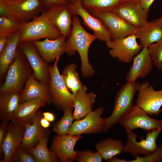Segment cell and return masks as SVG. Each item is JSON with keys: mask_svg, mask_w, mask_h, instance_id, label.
Wrapping results in <instances>:
<instances>
[{"mask_svg": "<svg viewBox=\"0 0 162 162\" xmlns=\"http://www.w3.org/2000/svg\"><path fill=\"white\" fill-rule=\"evenodd\" d=\"M123 1L139 2V0H124Z\"/></svg>", "mask_w": 162, "mask_h": 162, "instance_id": "cell-45", "label": "cell"}, {"mask_svg": "<svg viewBox=\"0 0 162 162\" xmlns=\"http://www.w3.org/2000/svg\"><path fill=\"white\" fill-rule=\"evenodd\" d=\"M134 34L126 37L119 38L106 43L110 49L109 53L112 58H117L122 62H131L142 48L137 41Z\"/></svg>", "mask_w": 162, "mask_h": 162, "instance_id": "cell-10", "label": "cell"}, {"mask_svg": "<svg viewBox=\"0 0 162 162\" xmlns=\"http://www.w3.org/2000/svg\"><path fill=\"white\" fill-rule=\"evenodd\" d=\"M162 160V145L154 152L146 156H138L132 160H124V162H155Z\"/></svg>", "mask_w": 162, "mask_h": 162, "instance_id": "cell-36", "label": "cell"}, {"mask_svg": "<svg viewBox=\"0 0 162 162\" xmlns=\"http://www.w3.org/2000/svg\"><path fill=\"white\" fill-rule=\"evenodd\" d=\"M32 70L26 57L18 48L15 57L7 72L5 80L0 89V94L14 92L21 94Z\"/></svg>", "mask_w": 162, "mask_h": 162, "instance_id": "cell-2", "label": "cell"}, {"mask_svg": "<svg viewBox=\"0 0 162 162\" xmlns=\"http://www.w3.org/2000/svg\"><path fill=\"white\" fill-rule=\"evenodd\" d=\"M47 103L44 100L37 98L20 104L11 121L24 126L31 124L39 109Z\"/></svg>", "mask_w": 162, "mask_h": 162, "instance_id": "cell-22", "label": "cell"}, {"mask_svg": "<svg viewBox=\"0 0 162 162\" xmlns=\"http://www.w3.org/2000/svg\"><path fill=\"white\" fill-rule=\"evenodd\" d=\"M162 131V129L153 130L147 133L145 139L142 137L141 140L137 141V134L132 131H126L127 139L125 145L124 146L123 152L128 153L135 158L141 154L146 156L156 150L158 147L156 140Z\"/></svg>", "mask_w": 162, "mask_h": 162, "instance_id": "cell-8", "label": "cell"}, {"mask_svg": "<svg viewBox=\"0 0 162 162\" xmlns=\"http://www.w3.org/2000/svg\"><path fill=\"white\" fill-rule=\"evenodd\" d=\"M50 134L42 137L36 145L28 151L34 157L36 162H56L59 160L56 155L48 148Z\"/></svg>", "mask_w": 162, "mask_h": 162, "instance_id": "cell-28", "label": "cell"}, {"mask_svg": "<svg viewBox=\"0 0 162 162\" xmlns=\"http://www.w3.org/2000/svg\"><path fill=\"white\" fill-rule=\"evenodd\" d=\"M0 94V118L2 122L8 123L20 105L21 93L10 92Z\"/></svg>", "mask_w": 162, "mask_h": 162, "instance_id": "cell-27", "label": "cell"}, {"mask_svg": "<svg viewBox=\"0 0 162 162\" xmlns=\"http://www.w3.org/2000/svg\"><path fill=\"white\" fill-rule=\"evenodd\" d=\"M124 146L120 140L108 138L97 144L95 147L102 158L107 161L121 154L123 152Z\"/></svg>", "mask_w": 162, "mask_h": 162, "instance_id": "cell-29", "label": "cell"}, {"mask_svg": "<svg viewBox=\"0 0 162 162\" xmlns=\"http://www.w3.org/2000/svg\"><path fill=\"white\" fill-rule=\"evenodd\" d=\"M18 48L26 57L36 80L48 86L50 79L49 65L43 59L32 42H20Z\"/></svg>", "mask_w": 162, "mask_h": 162, "instance_id": "cell-9", "label": "cell"}, {"mask_svg": "<svg viewBox=\"0 0 162 162\" xmlns=\"http://www.w3.org/2000/svg\"><path fill=\"white\" fill-rule=\"evenodd\" d=\"M48 20L66 38L72 29L73 15L69 4L56 5L46 7L42 11Z\"/></svg>", "mask_w": 162, "mask_h": 162, "instance_id": "cell-12", "label": "cell"}, {"mask_svg": "<svg viewBox=\"0 0 162 162\" xmlns=\"http://www.w3.org/2000/svg\"><path fill=\"white\" fill-rule=\"evenodd\" d=\"M134 34L140 39L142 48L148 47L162 39V28L156 19L148 22L143 26L137 29Z\"/></svg>", "mask_w": 162, "mask_h": 162, "instance_id": "cell-26", "label": "cell"}, {"mask_svg": "<svg viewBox=\"0 0 162 162\" xmlns=\"http://www.w3.org/2000/svg\"><path fill=\"white\" fill-rule=\"evenodd\" d=\"M133 61L126 76L127 81H136L138 78L145 77L151 71L154 64L147 46L142 48L134 57Z\"/></svg>", "mask_w": 162, "mask_h": 162, "instance_id": "cell-20", "label": "cell"}, {"mask_svg": "<svg viewBox=\"0 0 162 162\" xmlns=\"http://www.w3.org/2000/svg\"><path fill=\"white\" fill-rule=\"evenodd\" d=\"M41 126L44 128H47L50 125V122L43 116L40 119Z\"/></svg>", "mask_w": 162, "mask_h": 162, "instance_id": "cell-43", "label": "cell"}, {"mask_svg": "<svg viewBox=\"0 0 162 162\" xmlns=\"http://www.w3.org/2000/svg\"><path fill=\"white\" fill-rule=\"evenodd\" d=\"M136 105L148 114L158 115L162 106V89L155 90L148 82L140 84Z\"/></svg>", "mask_w": 162, "mask_h": 162, "instance_id": "cell-13", "label": "cell"}, {"mask_svg": "<svg viewBox=\"0 0 162 162\" xmlns=\"http://www.w3.org/2000/svg\"><path fill=\"white\" fill-rule=\"evenodd\" d=\"M102 22L112 40L123 38L134 34L137 29L113 11L106 12L94 16Z\"/></svg>", "mask_w": 162, "mask_h": 162, "instance_id": "cell-17", "label": "cell"}, {"mask_svg": "<svg viewBox=\"0 0 162 162\" xmlns=\"http://www.w3.org/2000/svg\"><path fill=\"white\" fill-rule=\"evenodd\" d=\"M43 116V113L38 110L32 122L24 125L25 129L22 146V148L29 151L36 145L42 137L50 133L48 128H44L40 124V119Z\"/></svg>", "mask_w": 162, "mask_h": 162, "instance_id": "cell-21", "label": "cell"}, {"mask_svg": "<svg viewBox=\"0 0 162 162\" xmlns=\"http://www.w3.org/2000/svg\"><path fill=\"white\" fill-rule=\"evenodd\" d=\"M46 8L43 0H0V16L11 17L23 23L40 14Z\"/></svg>", "mask_w": 162, "mask_h": 162, "instance_id": "cell-3", "label": "cell"}, {"mask_svg": "<svg viewBox=\"0 0 162 162\" xmlns=\"http://www.w3.org/2000/svg\"><path fill=\"white\" fill-rule=\"evenodd\" d=\"M102 159L98 152H94L89 150L76 151L75 160L79 162H101Z\"/></svg>", "mask_w": 162, "mask_h": 162, "instance_id": "cell-35", "label": "cell"}, {"mask_svg": "<svg viewBox=\"0 0 162 162\" xmlns=\"http://www.w3.org/2000/svg\"><path fill=\"white\" fill-rule=\"evenodd\" d=\"M140 84L136 81H127L116 93L113 109L111 115L104 118L103 131L106 132L119 123L121 119L131 109L134 97Z\"/></svg>", "mask_w": 162, "mask_h": 162, "instance_id": "cell-4", "label": "cell"}, {"mask_svg": "<svg viewBox=\"0 0 162 162\" xmlns=\"http://www.w3.org/2000/svg\"><path fill=\"white\" fill-rule=\"evenodd\" d=\"M158 20L159 24L162 28V15L158 19Z\"/></svg>", "mask_w": 162, "mask_h": 162, "instance_id": "cell-44", "label": "cell"}, {"mask_svg": "<svg viewBox=\"0 0 162 162\" xmlns=\"http://www.w3.org/2000/svg\"><path fill=\"white\" fill-rule=\"evenodd\" d=\"M73 108H68L64 110L63 116L58 121L53 124L52 130L58 135L67 134L68 132L73 124L74 119Z\"/></svg>", "mask_w": 162, "mask_h": 162, "instance_id": "cell-32", "label": "cell"}, {"mask_svg": "<svg viewBox=\"0 0 162 162\" xmlns=\"http://www.w3.org/2000/svg\"><path fill=\"white\" fill-rule=\"evenodd\" d=\"M155 0H139L142 8L148 14L150 8Z\"/></svg>", "mask_w": 162, "mask_h": 162, "instance_id": "cell-40", "label": "cell"}, {"mask_svg": "<svg viewBox=\"0 0 162 162\" xmlns=\"http://www.w3.org/2000/svg\"><path fill=\"white\" fill-rule=\"evenodd\" d=\"M69 6L73 16L80 17L84 24L93 32L98 40L105 43L111 40L108 32L102 21L93 16L83 7L81 0H73Z\"/></svg>", "mask_w": 162, "mask_h": 162, "instance_id": "cell-11", "label": "cell"}, {"mask_svg": "<svg viewBox=\"0 0 162 162\" xmlns=\"http://www.w3.org/2000/svg\"><path fill=\"white\" fill-rule=\"evenodd\" d=\"M8 124V123L2 122L0 125V150L7 130Z\"/></svg>", "mask_w": 162, "mask_h": 162, "instance_id": "cell-39", "label": "cell"}, {"mask_svg": "<svg viewBox=\"0 0 162 162\" xmlns=\"http://www.w3.org/2000/svg\"><path fill=\"white\" fill-rule=\"evenodd\" d=\"M59 58L49 65L50 79L48 86L51 101L57 109L64 111L73 107L75 95L67 88L60 73L58 67Z\"/></svg>", "mask_w": 162, "mask_h": 162, "instance_id": "cell-6", "label": "cell"}, {"mask_svg": "<svg viewBox=\"0 0 162 162\" xmlns=\"http://www.w3.org/2000/svg\"><path fill=\"white\" fill-rule=\"evenodd\" d=\"M161 162H162V161H161Z\"/></svg>", "mask_w": 162, "mask_h": 162, "instance_id": "cell-48", "label": "cell"}, {"mask_svg": "<svg viewBox=\"0 0 162 162\" xmlns=\"http://www.w3.org/2000/svg\"><path fill=\"white\" fill-rule=\"evenodd\" d=\"M104 111L103 108L99 107L82 118L76 120L67 134L81 136L83 134L101 132L103 131L104 120V118L101 117Z\"/></svg>", "mask_w": 162, "mask_h": 162, "instance_id": "cell-16", "label": "cell"}, {"mask_svg": "<svg viewBox=\"0 0 162 162\" xmlns=\"http://www.w3.org/2000/svg\"><path fill=\"white\" fill-rule=\"evenodd\" d=\"M43 116L50 122H53L55 119L54 115L52 113L49 112H44L43 113Z\"/></svg>", "mask_w": 162, "mask_h": 162, "instance_id": "cell-42", "label": "cell"}, {"mask_svg": "<svg viewBox=\"0 0 162 162\" xmlns=\"http://www.w3.org/2000/svg\"><path fill=\"white\" fill-rule=\"evenodd\" d=\"M149 55L153 64L158 69H162V39L148 46Z\"/></svg>", "mask_w": 162, "mask_h": 162, "instance_id": "cell-34", "label": "cell"}, {"mask_svg": "<svg viewBox=\"0 0 162 162\" xmlns=\"http://www.w3.org/2000/svg\"><path fill=\"white\" fill-rule=\"evenodd\" d=\"M20 162H36L35 159L28 151L22 148L19 150L14 161Z\"/></svg>", "mask_w": 162, "mask_h": 162, "instance_id": "cell-37", "label": "cell"}, {"mask_svg": "<svg viewBox=\"0 0 162 162\" xmlns=\"http://www.w3.org/2000/svg\"><path fill=\"white\" fill-rule=\"evenodd\" d=\"M22 23L11 17L0 16V36L8 37L20 31Z\"/></svg>", "mask_w": 162, "mask_h": 162, "instance_id": "cell-33", "label": "cell"}, {"mask_svg": "<svg viewBox=\"0 0 162 162\" xmlns=\"http://www.w3.org/2000/svg\"><path fill=\"white\" fill-rule=\"evenodd\" d=\"M80 136L69 134H57L53 139L50 150L58 157L60 162H72L75 160L76 151L74 147Z\"/></svg>", "mask_w": 162, "mask_h": 162, "instance_id": "cell-18", "label": "cell"}, {"mask_svg": "<svg viewBox=\"0 0 162 162\" xmlns=\"http://www.w3.org/2000/svg\"><path fill=\"white\" fill-rule=\"evenodd\" d=\"M112 11L137 29L142 28L148 22V13L139 2L122 1Z\"/></svg>", "mask_w": 162, "mask_h": 162, "instance_id": "cell-15", "label": "cell"}, {"mask_svg": "<svg viewBox=\"0 0 162 162\" xmlns=\"http://www.w3.org/2000/svg\"><path fill=\"white\" fill-rule=\"evenodd\" d=\"M119 123L126 131L141 129L147 133L162 129V120L149 116L143 110L136 105L120 120Z\"/></svg>", "mask_w": 162, "mask_h": 162, "instance_id": "cell-7", "label": "cell"}, {"mask_svg": "<svg viewBox=\"0 0 162 162\" xmlns=\"http://www.w3.org/2000/svg\"><path fill=\"white\" fill-rule=\"evenodd\" d=\"M66 39L61 36L54 39L46 38L32 42L43 59L48 63L55 61L65 52Z\"/></svg>", "mask_w": 162, "mask_h": 162, "instance_id": "cell-19", "label": "cell"}, {"mask_svg": "<svg viewBox=\"0 0 162 162\" xmlns=\"http://www.w3.org/2000/svg\"><path fill=\"white\" fill-rule=\"evenodd\" d=\"M124 0H81L83 7L94 16L103 13L112 11Z\"/></svg>", "mask_w": 162, "mask_h": 162, "instance_id": "cell-30", "label": "cell"}, {"mask_svg": "<svg viewBox=\"0 0 162 162\" xmlns=\"http://www.w3.org/2000/svg\"><path fill=\"white\" fill-rule=\"evenodd\" d=\"M40 98L47 103L51 101L48 86L39 82L33 74L27 80L20 96V104L34 99Z\"/></svg>", "mask_w": 162, "mask_h": 162, "instance_id": "cell-23", "label": "cell"}, {"mask_svg": "<svg viewBox=\"0 0 162 162\" xmlns=\"http://www.w3.org/2000/svg\"><path fill=\"white\" fill-rule=\"evenodd\" d=\"M24 125L12 122L8 124L0 150L3 158L0 162H9L14 161L17 153L22 148L25 131Z\"/></svg>", "mask_w": 162, "mask_h": 162, "instance_id": "cell-14", "label": "cell"}, {"mask_svg": "<svg viewBox=\"0 0 162 162\" xmlns=\"http://www.w3.org/2000/svg\"><path fill=\"white\" fill-rule=\"evenodd\" d=\"M20 42L32 41L42 38L54 39L61 36L59 30L42 12L32 20L22 23Z\"/></svg>", "mask_w": 162, "mask_h": 162, "instance_id": "cell-5", "label": "cell"}, {"mask_svg": "<svg viewBox=\"0 0 162 162\" xmlns=\"http://www.w3.org/2000/svg\"><path fill=\"white\" fill-rule=\"evenodd\" d=\"M73 0H71V1H73Z\"/></svg>", "mask_w": 162, "mask_h": 162, "instance_id": "cell-47", "label": "cell"}, {"mask_svg": "<svg viewBox=\"0 0 162 162\" xmlns=\"http://www.w3.org/2000/svg\"><path fill=\"white\" fill-rule=\"evenodd\" d=\"M76 67L74 63L69 64L61 74L67 88L74 95L83 86L76 70Z\"/></svg>", "mask_w": 162, "mask_h": 162, "instance_id": "cell-31", "label": "cell"}, {"mask_svg": "<svg viewBox=\"0 0 162 162\" xmlns=\"http://www.w3.org/2000/svg\"><path fill=\"white\" fill-rule=\"evenodd\" d=\"M87 90L86 87L83 85L75 95L73 115L76 120L82 118L92 111L96 96L92 92L87 93Z\"/></svg>", "mask_w": 162, "mask_h": 162, "instance_id": "cell-24", "label": "cell"}, {"mask_svg": "<svg viewBox=\"0 0 162 162\" xmlns=\"http://www.w3.org/2000/svg\"><path fill=\"white\" fill-rule=\"evenodd\" d=\"M46 7L50 6L60 4H69L71 0H43Z\"/></svg>", "mask_w": 162, "mask_h": 162, "instance_id": "cell-38", "label": "cell"}, {"mask_svg": "<svg viewBox=\"0 0 162 162\" xmlns=\"http://www.w3.org/2000/svg\"><path fill=\"white\" fill-rule=\"evenodd\" d=\"M20 31L8 36L7 44L0 53V77H3L16 55L18 45L20 42Z\"/></svg>", "mask_w": 162, "mask_h": 162, "instance_id": "cell-25", "label": "cell"}, {"mask_svg": "<svg viewBox=\"0 0 162 162\" xmlns=\"http://www.w3.org/2000/svg\"><path fill=\"white\" fill-rule=\"evenodd\" d=\"M8 1H14V0H6Z\"/></svg>", "mask_w": 162, "mask_h": 162, "instance_id": "cell-46", "label": "cell"}, {"mask_svg": "<svg viewBox=\"0 0 162 162\" xmlns=\"http://www.w3.org/2000/svg\"><path fill=\"white\" fill-rule=\"evenodd\" d=\"M97 39L96 36L85 30L77 16H73L72 31L66 41L65 52L69 55H73L76 52L78 53L81 59V72L85 77L92 76L94 73L89 62L88 52L91 44Z\"/></svg>", "mask_w": 162, "mask_h": 162, "instance_id": "cell-1", "label": "cell"}, {"mask_svg": "<svg viewBox=\"0 0 162 162\" xmlns=\"http://www.w3.org/2000/svg\"><path fill=\"white\" fill-rule=\"evenodd\" d=\"M8 37L0 36V53L2 51L6 45Z\"/></svg>", "mask_w": 162, "mask_h": 162, "instance_id": "cell-41", "label": "cell"}]
</instances>
